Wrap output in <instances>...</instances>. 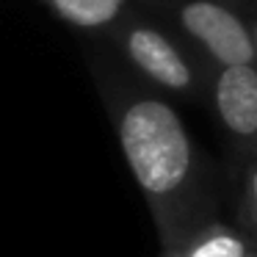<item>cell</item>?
Wrapping results in <instances>:
<instances>
[{
	"label": "cell",
	"mask_w": 257,
	"mask_h": 257,
	"mask_svg": "<svg viewBox=\"0 0 257 257\" xmlns=\"http://www.w3.org/2000/svg\"><path fill=\"white\" fill-rule=\"evenodd\" d=\"M251 185H254V196H257V174H254V183H251Z\"/></svg>",
	"instance_id": "52a82bcc"
},
{
	"label": "cell",
	"mask_w": 257,
	"mask_h": 257,
	"mask_svg": "<svg viewBox=\"0 0 257 257\" xmlns=\"http://www.w3.org/2000/svg\"><path fill=\"white\" fill-rule=\"evenodd\" d=\"M218 111L235 133L257 130V72L251 67H227L218 80Z\"/></svg>",
	"instance_id": "3957f363"
},
{
	"label": "cell",
	"mask_w": 257,
	"mask_h": 257,
	"mask_svg": "<svg viewBox=\"0 0 257 257\" xmlns=\"http://www.w3.org/2000/svg\"><path fill=\"white\" fill-rule=\"evenodd\" d=\"M183 23L196 39L210 47L218 61H224L227 67H249L251 42L243 25L229 12L213 3H191L183 9Z\"/></svg>",
	"instance_id": "7a4b0ae2"
},
{
	"label": "cell",
	"mask_w": 257,
	"mask_h": 257,
	"mask_svg": "<svg viewBox=\"0 0 257 257\" xmlns=\"http://www.w3.org/2000/svg\"><path fill=\"white\" fill-rule=\"evenodd\" d=\"M130 56L144 72H150L155 80L172 86V89H183L191 80V72L183 64V58L155 31H136L130 36Z\"/></svg>",
	"instance_id": "277c9868"
},
{
	"label": "cell",
	"mask_w": 257,
	"mask_h": 257,
	"mask_svg": "<svg viewBox=\"0 0 257 257\" xmlns=\"http://www.w3.org/2000/svg\"><path fill=\"white\" fill-rule=\"evenodd\" d=\"M67 20L78 25H102L116 17L119 0H53Z\"/></svg>",
	"instance_id": "5b68a950"
},
{
	"label": "cell",
	"mask_w": 257,
	"mask_h": 257,
	"mask_svg": "<svg viewBox=\"0 0 257 257\" xmlns=\"http://www.w3.org/2000/svg\"><path fill=\"white\" fill-rule=\"evenodd\" d=\"M122 147L147 191H169L188 172V139L172 108L136 102L122 119Z\"/></svg>",
	"instance_id": "6da1fadb"
},
{
	"label": "cell",
	"mask_w": 257,
	"mask_h": 257,
	"mask_svg": "<svg viewBox=\"0 0 257 257\" xmlns=\"http://www.w3.org/2000/svg\"><path fill=\"white\" fill-rule=\"evenodd\" d=\"M191 257H243V246L235 238L218 235V238H210L207 243H202Z\"/></svg>",
	"instance_id": "8992f818"
}]
</instances>
